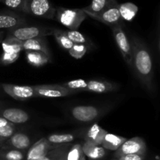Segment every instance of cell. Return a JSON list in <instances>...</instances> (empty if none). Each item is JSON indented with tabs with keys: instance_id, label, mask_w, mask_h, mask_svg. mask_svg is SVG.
Segmentation results:
<instances>
[{
	"instance_id": "cell-1",
	"label": "cell",
	"mask_w": 160,
	"mask_h": 160,
	"mask_svg": "<svg viewBox=\"0 0 160 160\" xmlns=\"http://www.w3.org/2000/svg\"><path fill=\"white\" fill-rule=\"evenodd\" d=\"M132 48V64L136 74L139 79L146 85L151 82L152 62L148 50L136 38H132L131 42Z\"/></svg>"
},
{
	"instance_id": "cell-2",
	"label": "cell",
	"mask_w": 160,
	"mask_h": 160,
	"mask_svg": "<svg viewBox=\"0 0 160 160\" xmlns=\"http://www.w3.org/2000/svg\"><path fill=\"white\" fill-rule=\"evenodd\" d=\"M87 14L82 9H67L57 7L55 18L70 31H77L87 18Z\"/></svg>"
},
{
	"instance_id": "cell-3",
	"label": "cell",
	"mask_w": 160,
	"mask_h": 160,
	"mask_svg": "<svg viewBox=\"0 0 160 160\" xmlns=\"http://www.w3.org/2000/svg\"><path fill=\"white\" fill-rule=\"evenodd\" d=\"M54 28L38 26H27L25 24L7 30L6 36L14 38L20 41H26L29 39L52 35L54 34Z\"/></svg>"
},
{
	"instance_id": "cell-4",
	"label": "cell",
	"mask_w": 160,
	"mask_h": 160,
	"mask_svg": "<svg viewBox=\"0 0 160 160\" xmlns=\"http://www.w3.org/2000/svg\"><path fill=\"white\" fill-rule=\"evenodd\" d=\"M56 8L50 0H27L25 13L31 14L39 18L53 20L56 16Z\"/></svg>"
},
{
	"instance_id": "cell-5",
	"label": "cell",
	"mask_w": 160,
	"mask_h": 160,
	"mask_svg": "<svg viewBox=\"0 0 160 160\" xmlns=\"http://www.w3.org/2000/svg\"><path fill=\"white\" fill-rule=\"evenodd\" d=\"M88 17L108 25L110 28L116 25H123V19L119 10V3L114 0L105 9L98 14H88Z\"/></svg>"
},
{
	"instance_id": "cell-6",
	"label": "cell",
	"mask_w": 160,
	"mask_h": 160,
	"mask_svg": "<svg viewBox=\"0 0 160 160\" xmlns=\"http://www.w3.org/2000/svg\"><path fill=\"white\" fill-rule=\"evenodd\" d=\"M113 34L116 44L124 59L125 62L128 66L132 64V48L131 44L128 36L126 35L123 25H116L111 28Z\"/></svg>"
},
{
	"instance_id": "cell-7",
	"label": "cell",
	"mask_w": 160,
	"mask_h": 160,
	"mask_svg": "<svg viewBox=\"0 0 160 160\" xmlns=\"http://www.w3.org/2000/svg\"><path fill=\"white\" fill-rule=\"evenodd\" d=\"M1 86L8 95L18 101H24L37 96L34 86L17 85L12 84H2Z\"/></svg>"
},
{
	"instance_id": "cell-8",
	"label": "cell",
	"mask_w": 160,
	"mask_h": 160,
	"mask_svg": "<svg viewBox=\"0 0 160 160\" xmlns=\"http://www.w3.org/2000/svg\"><path fill=\"white\" fill-rule=\"evenodd\" d=\"M146 152V145L145 142L140 138H133L127 140L119 149L115 152L116 159H118L120 156L125 155L139 154L145 155Z\"/></svg>"
},
{
	"instance_id": "cell-9",
	"label": "cell",
	"mask_w": 160,
	"mask_h": 160,
	"mask_svg": "<svg viewBox=\"0 0 160 160\" xmlns=\"http://www.w3.org/2000/svg\"><path fill=\"white\" fill-rule=\"evenodd\" d=\"M34 88L37 96L44 98H61L73 94L61 84H42L34 86Z\"/></svg>"
},
{
	"instance_id": "cell-10",
	"label": "cell",
	"mask_w": 160,
	"mask_h": 160,
	"mask_svg": "<svg viewBox=\"0 0 160 160\" xmlns=\"http://www.w3.org/2000/svg\"><path fill=\"white\" fill-rule=\"evenodd\" d=\"M70 112L72 117L78 121L89 123L98 118L101 110L94 106H77L72 108Z\"/></svg>"
},
{
	"instance_id": "cell-11",
	"label": "cell",
	"mask_w": 160,
	"mask_h": 160,
	"mask_svg": "<svg viewBox=\"0 0 160 160\" xmlns=\"http://www.w3.org/2000/svg\"><path fill=\"white\" fill-rule=\"evenodd\" d=\"M26 19L12 10L0 11V30H9L26 24Z\"/></svg>"
},
{
	"instance_id": "cell-12",
	"label": "cell",
	"mask_w": 160,
	"mask_h": 160,
	"mask_svg": "<svg viewBox=\"0 0 160 160\" xmlns=\"http://www.w3.org/2000/svg\"><path fill=\"white\" fill-rule=\"evenodd\" d=\"M57 145H52L46 138H42L31 145L26 155V160H38L45 156L47 153Z\"/></svg>"
},
{
	"instance_id": "cell-13",
	"label": "cell",
	"mask_w": 160,
	"mask_h": 160,
	"mask_svg": "<svg viewBox=\"0 0 160 160\" xmlns=\"http://www.w3.org/2000/svg\"><path fill=\"white\" fill-rule=\"evenodd\" d=\"M0 117L13 124L24 123L30 120V116L26 111L17 108H3L0 106Z\"/></svg>"
},
{
	"instance_id": "cell-14",
	"label": "cell",
	"mask_w": 160,
	"mask_h": 160,
	"mask_svg": "<svg viewBox=\"0 0 160 160\" xmlns=\"http://www.w3.org/2000/svg\"><path fill=\"white\" fill-rule=\"evenodd\" d=\"M31 142L30 138L23 133H14L8 140L3 143L1 148H13V149L25 151L30 148Z\"/></svg>"
},
{
	"instance_id": "cell-15",
	"label": "cell",
	"mask_w": 160,
	"mask_h": 160,
	"mask_svg": "<svg viewBox=\"0 0 160 160\" xmlns=\"http://www.w3.org/2000/svg\"><path fill=\"white\" fill-rule=\"evenodd\" d=\"M107 131L102 128L98 123H94L90 127L85 136V142L97 146H102Z\"/></svg>"
},
{
	"instance_id": "cell-16",
	"label": "cell",
	"mask_w": 160,
	"mask_h": 160,
	"mask_svg": "<svg viewBox=\"0 0 160 160\" xmlns=\"http://www.w3.org/2000/svg\"><path fill=\"white\" fill-rule=\"evenodd\" d=\"M21 46L23 50L26 52H40L50 56L49 50L44 38L21 41Z\"/></svg>"
},
{
	"instance_id": "cell-17",
	"label": "cell",
	"mask_w": 160,
	"mask_h": 160,
	"mask_svg": "<svg viewBox=\"0 0 160 160\" xmlns=\"http://www.w3.org/2000/svg\"><path fill=\"white\" fill-rule=\"evenodd\" d=\"M117 88H118V86L117 84L109 82V81L91 80V81H88V87L86 92L103 94L113 92Z\"/></svg>"
},
{
	"instance_id": "cell-18",
	"label": "cell",
	"mask_w": 160,
	"mask_h": 160,
	"mask_svg": "<svg viewBox=\"0 0 160 160\" xmlns=\"http://www.w3.org/2000/svg\"><path fill=\"white\" fill-rule=\"evenodd\" d=\"M82 150L84 156H87L90 160H99L106 154V149L103 147L91 145L85 142L82 145Z\"/></svg>"
},
{
	"instance_id": "cell-19",
	"label": "cell",
	"mask_w": 160,
	"mask_h": 160,
	"mask_svg": "<svg viewBox=\"0 0 160 160\" xmlns=\"http://www.w3.org/2000/svg\"><path fill=\"white\" fill-rule=\"evenodd\" d=\"M127 140L128 139L126 138L122 137V136L107 133L102 144V147H103L105 149L117 151Z\"/></svg>"
},
{
	"instance_id": "cell-20",
	"label": "cell",
	"mask_w": 160,
	"mask_h": 160,
	"mask_svg": "<svg viewBox=\"0 0 160 160\" xmlns=\"http://www.w3.org/2000/svg\"><path fill=\"white\" fill-rule=\"evenodd\" d=\"M28 62L33 67H40L50 62V56L40 52H26Z\"/></svg>"
},
{
	"instance_id": "cell-21",
	"label": "cell",
	"mask_w": 160,
	"mask_h": 160,
	"mask_svg": "<svg viewBox=\"0 0 160 160\" xmlns=\"http://www.w3.org/2000/svg\"><path fill=\"white\" fill-rule=\"evenodd\" d=\"M119 10L123 20L131 21L137 15L138 7L132 2H125L119 4Z\"/></svg>"
},
{
	"instance_id": "cell-22",
	"label": "cell",
	"mask_w": 160,
	"mask_h": 160,
	"mask_svg": "<svg viewBox=\"0 0 160 160\" xmlns=\"http://www.w3.org/2000/svg\"><path fill=\"white\" fill-rule=\"evenodd\" d=\"M3 52L13 54H20V52L23 50L21 46V41L17 40L14 38L6 36L2 42Z\"/></svg>"
},
{
	"instance_id": "cell-23",
	"label": "cell",
	"mask_w": 160,
	"mask_h": 160,
	"mask_svg": "<svg viewBox=\"0 0 160 160\" xmlns=\"http://www.w3.org/2000/svg\"><path fill=\"white\" fill-rule=\"evenodd\" d=\"M114 0H92L90 4L83 8V10L87 15L88 14H98L106 9Z\"/></svg>"
},
{
	"instance_id": "cell-24",
	"label": "cell",
	"mask_w": 160,
	"mask_h": 160,
	"mask_svg": "<svg viewBox=\"0 0 160 160\" xmlns=\"http://www.w3.org/2000/svg\"><path fill=\"white\" fill-rule=\"evenodd\" d=\"M48 142L52 145H60L69 144L75 139V135L72 134H53L46 138Z\"/></svg>"
},
{
	"instance_id": "cell-25",
	"label": "cell",
	"mask_w": 160,
	"mask_h": 160,
	"mask_svg": "<svg viewBox=\"0 0 160 160\" xmlns=\"http://www.w3.org/2000/svg\"><path fill=\"white\" fill-rule=\"evenodd\" d=\"M63 87L70 90L73 94L86 92L88 87V81L84 79H75L69 81L62 84Z\"/></svg>"
},
{
	"instance_id": "cell-26",
	"label": "cell",
	"mask_w": 160,
	"mask_h": 160,
	"mask_svg": "<svg viewBox=\"0 0 160 160\" xmlns=\"http://www.w3.org/2000/svg\"><path fill=\"white\" fill-rule=\"evenodd\" d=\"M0 159L4 160H23L25 155L22 151L13 148H1Z\"/></svg>"
},
{
	"instance_id": "cell-27",
	"label": "cell",
	"mask_w": 160,
	"mask_h": 160,
	"mask_svg": "<svg viewBox=\"0 0 160 160\" xmlns=\"http://www.w3.org/2000/svg\"><path fill=\"white\" fill-rule=\"evenodd\" d=\"M53 35H54L55 38H56V42H58L59 46L63 48L64 50L69 51L73 47V43L68 38V37L66 35L63 31L55 29Z\"/></svg>"
},
{
	"instance_id": "cell-28",
	"label": "cell",
	"mask_w": 160,
	"mask_h": 160,
	"mask_svg": "<svg viewBox=\"0 0 160 160\" xmlns=\"http://www.w3.org/2000/svg\"><path fill=\"white\" fill-rule=\"evenodd\" d=\"M27 0H0V2L4 4L12 11L24 12L26 11Z\"/></svg>"
},
{
	"instance_id": "cell-29",
	"label": "cell",
	"mask_w": 160,
	"mask_h": 160,
	"mask_svg": "<svg viewBox=\"0 0 160 160\" xmlns=\"http://www.w3.org/2000/svg\"><path fill=\"white\" fill-rule=\"evenodd\" d=\"M64 33L68 37V38L77 45H88V41L85 36L78 31H65Z\"/></svg>"
},
{
	"instance_id": "cell-30",
	"label": "cell",
	"mask_w": 160,
	"mask_h": 160,
	"mask_svg": "<svg viewBox=\"0 0 160 160\" xmlns=\"http://www.w3.org/2000/svg\"><path fill=\"white\" fill-rule=\"evenodd\" d=\"M84 156L82 145L81 144H76L67 152V160H81Z\"/></svg>"
},
{
	"instance_id": "cell-31",
	"label": "cell",
	"mask_w": 160,
	"mask_h": 160,
	"mask_svg": "<svg viewBox=\"0 0 160 160\" xmlns=\"http://www.w3.org/2000/svg\"><path fill=\"white\" fill-rule=\"evenodd\" d=\"M15 124L8 125V126L0 128V147L15 133Z\"/></svg>"
},
{
	"instance_id": "cell-32",
	"label": "cell",
	"mask_w": 160,
	"mask_h": 160,
	"mask_svg": "<svg viewBox=\"0 0 160 160\" xmlns=\"http://www.w3.org/2000/svg\"><path fill=\"white\" fill-rule=\"evenodd\" d=\"M68 52L70 56L74 59H81L88 52V45L73 44V47Z\"/></svg>"
},
{
	"instance_id": "cell-33",
	"label": "cell",
	"mask_w": 160,
	"mask_h": 160,
	"mask_svg": "<svg viewBox=\"0 0 160 160\" xmlns=\"http://www.w3.org/2000/svg\"><path fill=\"white\" fill-rule=\"evenodd\" d=\"M67 147H68V145H67V144H66V145H57L56 148H54L53 149H52L51 151L48 152L45 156H43V157H42L41 159L38 160H56L57 159L58 156H59V154H60Z\"/></svg>"
},
{
	"instance_id": "cell-34",
	"label": "cell",
	"mask_w": 160,
	"mask_h": 160,
	"mask_svg": "<svg viewBox=\"0 0 160 160\" xmlns=\"http://www.w3.org/2000/svg\"><path fill=\"white\" fill-rule=\"evenodd\" d=\"M20 57V54H13V53H9L3 52L0 57V62L2 65H9L15 62Z\"/></svg>"
},
{
	"instance_id": "cell-35",
	"label": "cell",
	"mask_w": 160,
	"mask_h": 160,
	"mask_svg": "<svg viewBox=\"0 0 160 160\" xmlns=\"http://www.w3.org/2000/svg\"><path fill=\"white\" fill-rule=\"evenodd\" d=\"M145 159V155L139 154H131L125 155V156H120L117 159L119 160H144Z\"/></svg>"
},
{
	"instance_id": "cell-36",
	"label": "cell",
	"mask_w": 160,
	"mask_h": 160,
	"mask_svg": "<svg viewBox=\"0 0 160 160\" xmlns=\"http://www.w3.org/2000/svg\"><path fill=\"white\" fill-rule=\"evenodd\" d=\"M67 152H68V147L65 148L62 152L59 154V156H58L57 159L56 160H67Z\"/></svg>"
},
{
	"instance_id": "cell-37",
	"label": "cell",
	"mask_w": 160,
	"mask_h": 160,
	"mask_svg": "<svg viewBox=\"0 0 160 160\" xmlns=\"http://www.w3.org/2000/svg\"><path fill=\"white\" fill-rule=\"evenodd\" d=\"M5 31H0V44H2V42H3L5 38Z\"/></svg>"
},
{
	"instance_id": "cell-38",
	"label": "cell",
	"mask_w": 160,
	"mask_h": 160,
	"mask_svg": "<svg viewBox=\"0 0 160 160\" xmlns=\"http://www.w3.org/2000/svg\"><path fill=\"white\" fill-rule=\"evenodd\" d=\"M81 160H86V158H85V156H83V158L82 159H81Z\"/></svg>"
},
{
	"instance_id": "cell-39",
	"label": "cell",
	"mask_w": 160,
	"mask_h": 160,
	"mask_svg": "<svg viewBox=\"0 0 160 160\" xmlns=\"http://www.w3.org/2000/svg\"><path fill=\"white\" fill-rule=\"evenodd\" d=\"M113 160H119V159H113Z\"/></svg>"
},
{
	"instance_id": "cell-40",
	"label": "cell",
	"mask_w": 160,
	"mask_h": 160,
	"mask_svg": "<svg viewBox=\"0 0 160 160\" xmlns=\"http://www.w3.org/2000/svg\"><path fill=\"white\" fill-rule=\"evenodd\" d=\"M0 160H4V159H0Z\"/></svg>"
}]
</instances>
